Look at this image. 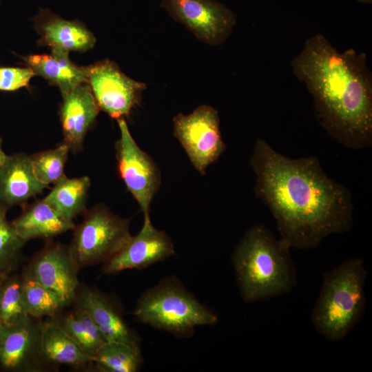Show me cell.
<instances>
[{
    "mask_svg": "<svg viewBox=\"0 0 372 372\" xmlns=\"http://www.w3.org/2000/svg\"><path fill=\"white\" fill-rule=\"evenodd\" d=\"M133 315L136 320L176 337L192 335L197 326L214 325L218 318L201 304L174 276L142 293Z\"/></svg>",
    "mask_w": 372,
    "mask_h": 372,
    "instance_id": "obj_5",
    "label": "cell"
},
{
    "mask_svg": "<svg viewBox=\"0 0 372 372\" xmlns=\"http://www.w3.org/2000/svg\"><path fill=\"white\" fill-rule=\"evenodd\" d=\"M73 303L90 316L107 342L141 348L140 337L128 326L118 307L105 293L94 287L79 285Z\"/></svg>",
    "mask_w": 372,
    "mask_h": 372,
    "instance_id": "obj_14",
    "label": "cell"
},
{
    "mask_svg": "<svg viewBox=\"0 0 372 372\" xmlns=\"http://www.w3.org/2000/svg\"><path fill=\"white\" fill-rule=\"evenodd\" d=\"M41 351L48 365L83 369L93 364V358L53 320L42 323Z\"/></svg>",
    "mask_w": 372,
    "mask_h": 372,
    "instance_id": "obj_20",
    "label": "cell"
},
{
    "mask_svg": "<svg viewBox=\"0 0 372 372\" xmlns=\"http://www.w3.org/2000/svg\"><path fill=\"white\" fill-rule=\"evenodd\" d=\"M291 247L264 225H252L231 256L237 284L246 302L287 293L296 285Z\"/></svg>",
    "mask_w": 372,
    "mask_h": 372,
    "instance_id": "obj_3",
    "label": "cell"
},
{
    "mask_svg": "<svg viewBox=\"0 0 372 372\" xmlns=\"http://www.w3.org/2000/svg\"><path fill=\"white\" fill-rule=\"evenodd\" d=\"M8 208L0 204V272L10 274L21 260L24 242L6 218Z\"/></svg>",
    "mask_w": 372,
    "mask_h": 372,
    "instance_id": "obj_27",
    "label": "cell"
},
{
    "mask_svg": "<svg viewBox=\"0 0 372 372\" xmlns=\"http://www.w3.org/2000/svg\"><path fill=\"white\" fill-rule=\"evenodd\" d=\"M79 270L69 247L49 242L34 255L21 275L55 293L68 306L73 303L80 285Z\"/></svg>",
    "mask_w": 372,
    "mask_h": 372,
    "instance_id": "obj_11",
    "label": "cell"
},
{
    "mask_svg": "<svg viewBox=\"0 0 372 372\" xmlns=\"http://www.w3.org/2000/svg\"><path fill=\"white\" fill-rule=\"evenodd\" d=\"M21 59L35 75L57 86L61 94L79 84L87 83L86 67L73 63L68 52L51 50L50 54H32Z\"/></svg>",
    "mask_w": 372,
    "mask_h": 372,
    "instance_id": "obj_19",
    "label": "cell"
},
{
    "mask_svg": "<svg viewBox=\"0 0 372 372\" xmlns=\"http://www.w3.org/2000/svg\"><path fill=\"white\" fill-rule=\"evenodd\" d=\"M173 121L175 137L194 167L200 174H205L206 168L225 149L217 110L202 105L189 114H177Z\"/></svg>",
    "mask_w": 372,
    "mask_h": 372,
    "instance_id": "obj_7",
    "label": "cell"
},
{
    "mask_svg": "<svg viewBox=\"0 0 372 372\" xmlns=\"http://www.w3.org/2000/svg\"><path fill=\"white\" fill-rule=\"evenodd\" d=\"M86 72L98 106L113 118L128 115L146 89L145 83L128 77L109 59L86 66Z\"/></svg>",
    "mask_w": 372,
    "mask_h": 372,
    "instance_id": "obj_10",
    "label": "cell"
},
{
    "mask_svg": "<svg viewBox=\"0 0 372 372\" xmlns=\"http://www.w3.org/2000/svg\"><path fill=\"white\" fill-rule=\"evenodd\" d=\"M141 348L119 342H106L93 358L103 372H136L143 364Z\"/></svg>",
    "mask_w": 372,
    "mask_h": 372,
    "instance_id": "obj_23",
    "label": "cell"
},
{
    "mask_svg": "<svg viewBox=\"0 0 372 372\" xmlns=\"http://www.w3.org/2000/svg\"><path fill=\"white\" fill-rule=\"evenodd\" d=\"M22 207L21 214L11 223L24 242L34 238L50 239L73 230L76 226L73 220L63 218L43 198Z\"/></svg>",
    "mask_w": 372,
    "mask_h": 372,
    "instance_id": "obj_18",
    "label": "cell"
},
{
    "mask_svg": "<svg viewBox=\"0 0 372 372\" xmlns=\"http://www.w3.org/2000/svg\"><path fill=\"white\" fill-rule=\"evenodd\" d=\"M30 317L23 302L21 276L10 273L0 287V318L5 326L10 327Z\"/></svg>",
    "mask_w": 372,
    "mask_h": 372,
    "instance_id": "obj_25",
    "label": "cell"
},
{
    "mask_svg": "<svg viewBox=\"0 0 372 372\" xmlns=\"http://www.w3.org/2000/svg\"><path fill=\"white\" fill-rule=\"evenodd\" d=\"M68 145L63 142L56 147L30 156L34 172L38 180L49 185L54 184L64 174V168L70 152Z\"/></svg>",
    "mask_w": 372,
    "mask_h": 372,
    "instance_id": "obj_26",
    "label": "cell"
},
{
    "mask_svg": "<svg viewBox=\"0 0 372 372\" xmlns=\"http://www.w3.org/2000/svg\"><path fill=\"white\" fill-rule=\"evenodd\" d=\"M39 34L38 43L51 50L84 52L92 48L96 38L79 20H67L48 8H41L32 19Z\"/></svg>",
    "mask_w": 372,
    "mask_h": 372,
    "instance_id": "obj_16",
    "label": "cell"
},
{
    "mask_svg": "<svg viewBox=\"0 0 372 372\" xmlns=\"http://www.w3.org/2000/svg\"><path fill=\"white\" fill-rule=\"evenodd\" d=\"M174 254V246L170 238L154 227L149 214L145 215L138 234L132 236L118 253L103 263L102 269L106 274L140 269L163 261Z\"/></svg>",
    "mask_w": 372,
    "mask_h": 372,
    "instance_id": "obj_13",
    "label": "cell"
},
{
    "mask_svg": "<svg viewBox=\"0 0 372 372\" xmlns=\"http://www.w3.org/2000/svg\"><path fill=\"white\" fill-rule=\"evenodd\" d=\"M117 121L120 138L116 143V151L119 174L143 215H149L151 202L161 183L159 169L152 158L138 146L123 118Z\"/></svg>",
    "mask_w": 372,
    "mask_h": 372,
    "instance_id": "obj_8",
    "label": "cell"
},
{
    "mask_svg": "<svg viewBox=\"0 0 372 372\" xmlns=\"http://www.w3.org/2000/svg\"><path fill=\"white\" fill-rule=\"evenodd\" d=\"M1 144H2V139L0 137V167L2 165V164L4 163V161H6V157L8 155H6L5 154V152H3V149H2V146H1Z\"/></svg>",
    "mask_w": 372,
    "mask_h": 372,
    "instance_id": "obj_29",
    "label": "cell"
},
{
    "mask_svg": "<svg viewBox=\"0 0 372 372\" xmlns=\"http://www.w3.org/2000/svg\"><path fill=\"white\" fill-rule=\"evenodd\" d=\"M250 164L255 195L269 208L280 239L291 248H315L328 236L351 227V193L327 175L317 158H291L258 138Z\"/></svg>",
    "mask_w": 372,
    "mask_h": 372,
    "instance_id": "obj_1",
    "label": "cell"
},
{
    "mask_svg": "<svg viewBox=\"0 0 372 372\" xmlns=\"http://www.w3.org/2000/svg\"><path fill=\"white\" fill-rule=\"evenodd\" d=\"M304 83L321 127L346 147L372 144V74L364 52H339L321 33L308 38L291 61Z\"/></svg>",
    "mask_w": 372,
    "mask_h": 372,
    "instance_id": "obj_2",
    "label": "cell"
},
{
    "mask_svg": "<svg viewBox=\"0 0 372 372\" xmlns=\"http://www.w3.org/2000/svg\"><path fill=\"white\" fill-rule=\"evenodd\" d=\"M48 187L38 180L30 156L24 153L7 156L0 167V204L8 209L24 206Z\"/></svg>",
    "mask_w": 372,
    "mask_h": 372,
    "instance_id": "obj_17",
    "label": "cell"
},
{
    "mask_svg": "<svg viewBox=\"0 0 372 372\" xmlns=\"http://www.w3.org/2000/svg\"><path fill=\"white\" fill-rule=\"evenodd\" d=\"M76 225L69 246L79 269L105 262L118 253L132 237L129 220L97 205L84 213Z\"/></svg>",
    "mask_w": 372,
    "mask_h": 372,
    "instance_id": "obj_6",
    "label": "cell"
},
{
    "mask_svg": "<svg viewBox=\"0 0 372 372\" xmlns=\"http://www.w3.org/2000/svg\"><path fill=\"white\" fill-rule=\"evenodd\" d=\"M366 275L360 258L347 259L324 273L311 321L327 340H342L363 316Z\"/></svg>",
    "mask_w": 372,
    "mask_h": 372,
    "instance_id": "obj_4",
    "label": "cell"
},
{
    "mask_svg": "<svg viewBox=\"0 0 372 372\" xmlns=\"http://www.w3.org/2000/svg\"><path fill=\"white\" fill-rule=\"evenodd\" d=\"M8 275V274H6V273L0 272V287L2 282H3L4 279L6 278Z\"/></svg>",
    "mask_w": 372,
    "mask_h": 372,
    "instance_id": "obj_30",
    "label": "cell"
},
{
    "mask_svg": "<svg viewBox=\"0 0 372 372\" xmlns=\"http://www.w3.org/2000/svg\"><path fill=\"white\" fill-rule=\"evenodd\" d=\"M21 276L23 302L28 315L34 318L54 317L64 307L65 302L39 282Z\"/></svg>",
    "mask_w": 372,
    "mask_h": 372,
    "instance_id": "obj_24",
    "label": "cell"
},
{
    "mask_svg": "<svg viewBox=\"0 0 372 372\" xmlns=\"http://www.w3.org/2000/svg\"><path fill=\"white\" fill-rule=\"evenodd\" d=\"M34 76V72L28 67H0V90L13 92L27 87Z\"/></svg>",
    "mask_w": 372,
    "mask_h": 372,
    "instance_id": "obj_28",
    "label": "cell"
},
{
    "mask_svg": "<svg viewBox=\"0 0 372 372\" xmlns=\"http://www.w3.org/2000/svg\"><path fill=\"white\" fill-rule=\"evenodd\" d=\"M6 326H5V324H3V322H2L1 318H0V335H1V333H3L5 327Z\"/></svg>",
    "mask_w": 372,
    "mask_h": 372,
    "instance_id": "obj_31",
    "label": "cell"
},
{
    "mask_svg": "<svg viewBox=\"0 0 372 372\" xmlns=\"http://www.w3.org/2000/svg\"><path fill=\"white\" fill-rule=\"evenodd\" d=\"M160 6L198 39L211 45L223 44L236 22L234 13L216 0H162Z\"/></svg>",
    "mask_w": 372,
    "mask_h": 372,
    "instance_id": "obj_9",
    "label": "cell"
},
{
    "mask_svg": "<svg viewBox=\"0 0 372 372\" xmlns=\"http://www.w3.org/2000/svg\"><path fill=\"white\" fill-rule=\"evenodd\" d=\"M52 320L92 358L107 342L90 316L78 307Z\"/></svg>",
    "mask_w": 372,
    "mask_h": 372,
    "instance_id": "obj_22",
    "label": "cell"
},
{
    "mask_svg": "<svg viewBox=\"0 0 372 372\" xmlns=\"http://www.w3.org/2000/svg\"><path fill=\"white\" fill-rule=\"evenodd\" d=\"M42 323L30 317L6 327L0 335V368L10 372H39L47 369L41 351Z\"/></svg>",
    "mask_w": 372,
    "mask_h": 372,
    "instance_id": "obj_12",
    "label": "cell"
},
{
    "mask_svg": "<svg viewBox=\"0 0 372 372\" xmlns=\"http://www.w3.org/2000/svg\"><path fill=\"white\" fill-rule=\"evenodd\" d=\"M357 1L364 4H371L372 0H356Z\"/></svg>",
    "mask_w": 372,
    "mask_h": 372,
    "instance_id": "obj_32",
    "label": "cell"
},
{
    "mask_svg": "<svg viewBox=\"0 0 372 372\" xmlns=\"http://www.w3.org/2000/svg\"><path fill=\"white\" fill-rule=\"evenodd\" d=\"M91 181L88 176L68 178L64 175L43 198L61 216L69 220L85 211Z\"/></svg>",
    "mask_w": 372,
    "mask_h": 372,
    "instance_id": "obj_21",
    "label": "cell"
},
{
    "mask_svg": "<svg viewBox=\"0 0 372 372\" xmlns=\"http://www.w3.org/2000/svg\"><path fill=\"white\" fill-rule=\"evenodd\" d=\"M62 94L59 116L65 142L73 153L83 148L85 136L100 110L87 83Z\"/></svg>",
    "mask_w": 372,
    "mask_h": 372,
    "instance_id": "obj_15",
    "label": "cell"
}]
</instances>
